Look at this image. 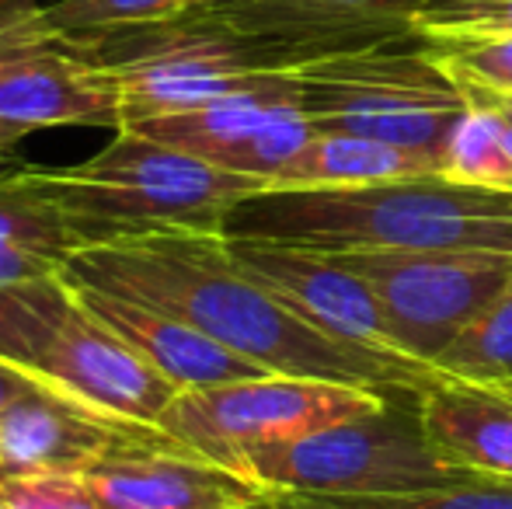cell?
<instances>
[{
  "label": "cell",
  "instance_id": "6da1fadb",
  "mask_svg": "<svg viewBox=\"0 0 512 509\" xmlns=\"http://www.w3.org/2000/svg\"><path fill=\"white\" fill-rule=\"evenodd\" d=\"M63 272L77 283L168 307L265 374L380 391H425L443 381L425 363L338 342L307 325L234 262L223 234L168 231L77 248L63 262Z\"/></svg>",
  "mask_w": 512,
  "mask_h": 509
},
{
  "label": "cell",
  "instance_id": "7a4b0ae2",
  "mask_svg": "<svg viewBox=\"0 0 512 509\" xmlns=\"http://www.w3.org/2000/svg\"><path fill=\"white\" fill-rule=\"evenodd\" d=\"M223 234L321 255H512V192L453 182L439 171L342 189H262L230 210Z\"/></svg>",
  "mask_w": 512,
  "mask_h": 509
},
{
  "label": "cell",
  "instance_id": "3957f363",
  "mask_svg": "<svg viewBox=\"0 0 512 509\" xmlns=\"http://www.w3.org/2000/svg\"><path fill=\"white\" fill-rule=\"evenodd\" d=\"M77 248L168 231L223 234L241 199L269 189L140 129H115L112 143L74 168H32Z\"/></svg>",
  "mask_w": 512,
  "mask_h": 509
},
{
  "label": "cell",
  "instance_id": "277c9868",
  "mask_svg": "<svg viewBox=\"0 0 512 509\" xmlns=\"http://www.w3.org/2000/svg\"><path fill=\"white\" fill-rule=\"evenodd\" d=\"M0 363L49 391L143 426H157L178 394L88 311L63 269L0 283Z\"/></svg>",
  "mask_w": 512,
  "mask_h": 509
},
{
  "label": "cell",
  "instance_id": "5b68a950",
  "mask_svg": "<svg viewBox=\"0 0 512 509\" xmlns=\"http://www.w3.org/2000/svg\"><path fill=\"white\" fill-rule=\"evenodd\" d=\"M63 39L119 77L122 126L203 109L220 98L276 88L293 77V67L279 49L192 11L150 25Z\"/></svg>",
  "mask_w": 512,
  "mask_h": 509
},
{
  "label": "cell",
  "instance_id": "8992f818",
  "mask_svg": "<svg viewBox=\"0 0 512 509\" xmlns=\"http://www.w3.org/2000/svg\"><path fill=\"white\" fill-rule=\"evenodd\" d=\"M300 109L317 133H356L439 161L467 95L422 35L297 67Z\"/></svg>",
  "mask_w": 512,
  "mask_h": 509
},
{
  "label": "cell",
  "instance_id": "52a82bcc",
  "mask_svg": "<svg viewBox=\"0 0 512 509\" xmlns=\"http://www.w3.org/2000/svg\"><path fill=\"white\" fill-rule=\"evenodd\" d=\"M241 475L297 496H373L467 482L429 443L418 391H394L384 408L324 426L297 440L244 454Z\"/></svg>",
  "mask_w": 512,
  "mask_h": 509
},
{
  "label": "cell",
  "instance_id": "ba28073f",
  "mask_svg": "<svg viewBox=\"0 0 512 509\" xmlns=\"http://www.w3.org/2000/svg\"><path fill=\"white\" fill-rule=\"evenodd\" d=\"M394 391L352 387L314 377L262 374L244 381L178 391L157 426L189 450L227 468H241L244 454L269 443L297 440L345 419H359L391 401Z\"/></svg>",
  "mask_w": 512,
  "mask_h": 509
},
{
  "label": "cell",
  "instance_id": "9c48e42d",
  "mask_svg": "<svg viewBox=\"0 0 512 509\" xmlns=\"http://www.w3.org/2000/svg\"><path fill=\"white\" fill-rule=\"evenodd\" d=\"M335 258L377 293L394 346L425 367L443 356L512 279V255L506 252H363Z\"/></svg>",
  "mask_w": 512,
  "mask_h": 509
},
{
  "label": "cell",
  "instance_id": "30bf717a",
  "mask_svg": "<svg viewBox=\"0 0 512 509\" xmlns=\"http://www.w3.org/2000/svg\"><path fill=\"white\" fill-rule=\"evenodd\" d=\"M122 129H140L154 140H164L171 147L203 157L216 168L258 178L265 185L276 182L279 171L317 133L304 116V109H300L297 70H293L290 81L276 84V88L244 91V95L209 102L203 109L157 116Z\"/></svg>",
  "mask_w": 512,
  "mask_h": 509
},
{
  "label": "cell",
  "instance_id": "8fae6325",
  "mask_svg": "<svg viewBox=\"0 0 512 509\" xmlns=\"http://www.w3.org/2000/svg\"><path fill=\"white\" fill-rule=\"evenodd\" d=\"M425 4L429 0H223L189 11L279 49L297 70L338 53L411 39Z\"/></svg>",
  "mask_w": 512,
  "mask_h": 509
},
{
  "label": "cell",
  "instance_id": "7c38bea8",
  "mask_svg": "<svg viewBox=\"0 0 512 509\" xmlns=\"http://www.w3.org/2000/svg\"><path fill=\"white\" fill-rule=\"evenodd\" d=\"M175 443L182 440L168 429L115 419L42 384H32L0 408V478L46 471L88 475L115 454Z\"/></svg>",
  "mask_w": 512,
  "mask_h": 509
},
{
  "label": "cell",
  "instance_id": "4fadbf2b",
  "mask_svg": "<svg viewBox=\"0 0 512 509\" xmlns=\"http://www.w3.org/2000/svg\"><path fill=\"white\" fill-rule=\"evenodd\" d=\"M227 248L248 276H255L265 290L276 293L286 307H293L307 325L321 328L338 342L377 349L387 356H405L387 332L377 293L342 258L262 238H227Z\"/></svg>",
  "mask_w": 512,
  "mask_h": 509
},
{
  "label": "cell",
  "instance_id": "5bb4252c",
  "mask_svg": "<svg viewBox=\"0 0 512 509\" xmlns=\"http://www.w3.org/2000/svg\"><path fill=\"white\" fill-rule=\"evenodd\" d=\"M56 126L122 129L119 77L63 35L0 63V143Z\"/></svg>",
  "mask_w": 512,
  "mask_h": 509
},
{
  "label": "cell",
  "instance_id": "9a60e30c",
  "mask_svg": "<svg viewBox=\"0 0 512 509\" xmlns=\"http://www.w3.org/2000/svg\"><path fill=\"white\" fill-rule=\"evenodd\" d=\"M102 509H265L262 482L175 447L126 450L88 471Z\"/></svg>",
  "mask_w": 512,
  "mask_h": 509
},
{
  "label": "cell",
  "instance_id": "2e32d148",
  "mask_svg": "<svg viewBox=\"0 0 512 509\" xmlns=\"http://www.w3.org/2000/svg\"><path fill=\"white\" fill-rule=\"evenodd\" d=\"M77 293L88 304V311L157 377H164L178 391L192 387H213L244 381V377H262L265 370L255 367L244 356L230 353L227 346L213 342L206 332L178 318L168 307H157L150 300L129 297L105 286L77 283Z\"/></svg>",
  "mask_w": 512,
  "mask_h": 509
},
{
  "label": "cell",
  "instance_id": "e0dca14e",
  "mask_svg": "<svg viewBox=\"0 0 512 509\" xmlns=\"http://www.w3.org/2000/svg\"><path fill=\"white\" fill-rule=\"evenodd\" d=\"M422 426L450 468L512 482V394L464 381L418 391Z\"/></svg>",
  "mask_w": 512,
  "mask_h": 509
},
{
  "label": "cell",
  "instance_id": "ac0fdd59",
  "mask_svg": "<svg viewBox=\"0 0 512 509\" xmlns=\"http://www.w3.org/2000/svg\"><path fill=\"white\" fill-rule=\"evenodd\" d=\"M432 171H439V161L429 154L356 133H314L269 189H342Z\"/></svg>",
  "mask_w": 512,
  "mask_h": 509
},
{
  "label": "cell",
  "instance_id": "d6986e66",
  "mask_svg": "<svg viewBox=\"0 0 512 509\" xmlns=\"http://www.w3.org/2000/svg\"><path fill=\"white\" fill-rule=\"evenodd\" d=\"M436 374L512 394V279L509 286L443 349Z\"/></svg>",
  "mask_w": 512,
  "mask_h": 509
},
{
  "label": "cell",
  "instance_id": "ffe728a7",
  "mask_svg": "<svg viewBox=\"0 0 512 509\" xmlns=\"http://www.w3.org/2000/svg\"><path fill=\"white\" fill-rule=\"evenodd\" d=\"M265 509H512V482L467 478L453 485L373 492V496H297V492L269 489Z\"/></svg>",
  "mask_w": 512,
  "mask_h": 509
},
{
  "label": "cell",
  "instance_id": "44dd1931",
  "mask_svg": "<svg viewBox=\"0 0 512 509\" xmlns=\"http://www.w3.org/2000/svg\"><path fill=\"white\" fill-rule=\"evenodd\" d=\"M0 245L46 255L60 265L77 252L67 220L35 182L32 164H21V168L0 175Z\"/></svg>",
  "mask_w": 512,
  "mask_h": 509
},
{
  "label": "cell",
  "instance_id": "7402d4cb",
  "mask_svg": "<svg viewBox=\"0 0 512 509\" xmlns=\"http://www.w3.org/2000/svg\"><path fill=\"white\" fill-rule=\"evenodd\" d=\"M439 175L481 189L512 192V150L499 112L474 102L467 105L443 143Z\"/></svg>",
  "mask_w": 512,
  "mask_h": 509
},
{
  "label": "cell",
  "instance_id": "603a6c76",
  "mask_svg": "<svg viewBox=\"0 0 512 509\" xmlns=\"http://www.w3.org/2000/svg\"><path fill=\"white\" fill-rule=\"evenodd\" d=\"M460 88L512 95V35H422Z\"/></svg>",
  "mask_w": 512,
  "mask_h": 509
},
{
  "label": "cell",
  "instance_id": "cb8c5ba5",
  "mask_svg": "<svg viewBox=\"0 0 512 509\" xmlns=\"http://www.w3.org/2000/svg\"><path fill=\"white\" fill-rule=\"evenodd\" d=\"M192 0H56L42 7V21L56 35H88L126 25L168 21L189 11Z\"/></svg>",
  "mask_w": 512,
  "mask_h": 509
},
{
  "label": "cell",
  "instance_id": "d4e9b609",
  "mask_svg": "<svg viewBox=\"0 0 512 509\" xmlns=\"http://www.w3.org/2000/svg\"><path fill=\"white\" fill-rule=\"evenodd\" d=\"M7 509H102L88 475L46 471V475L0 478Z\"/></svg>",
  "mask_w": 512,
  "mask_h": 509
},
{
  "label": "cell",
  "instance_id": "484cf974",
  "mask_svg": "<svg viewBox=\"0 0 512 509\" xmlns=\"http://www.w3.org/2000/svg\"><path fill=\"white\" fill-rule=\"evenodd\" d=\"M418 35H512V0H429Z\"/></svg>",
  "mask_w": 512,
  "mask_h": 509
},
{
  "label": "cell",
  "instance_id": "4316f807",
  "mask_svg": "<svg viewBox=\"0 0 512 509\" xmlns=\"http://www.w3.org/2000/svg\"><path fill=\"white\" fill-rule=\"evenodd\" d=\"M49 39L60 35L42 21V7L35 0H0V63Z\"/></svg>",
  "mask_w": 512,
  "mask_h": 509
},
{
  "label": "cell",
  "instance_id": "83f0119b",
  "mask_svg": "<svg viewBox=\"0 0 512 509\" xmlns=\"http://www.w3.org/2000/svg\"><path fill=\"white\" fill-rule=\"evenodd\" d=\"M53 269H63V265L46 255L25 252V248L0 245V283H18V279L46 276V272H53Z\"/></svg>",
  "mask_w": 512,
  "mask_h": 509
},
{
  "label": "cell",
  "instance_id": "f1b7e54d",
  "mask_svg": "<svg viewBox=\"0 0 512 509\" xmlns=\"http://www.w3.org/2000/svg\"><path fill=\"white\" fill-rule=\"evenodd\" d=\"M35 381H28L25 374H18L14 367H7V363H0V408L7 405V401H14L21 391H28Z\"/></svg>",
  "mask_w": 512,
  "mask_h": 509
},
{
  "label": "cell",
  "instance_id": "f546056e",
  "mask_svg": "<svg viewBox=\"0 0 512 509\" xmlns=\"http://www.w3.org/2000/svg\"><path fill=\"white\" fill-rule=\"evenodd\" d=\"M467 102L474 105H485V109H495V112H506L512 116V95H502V91H478V88H464Z\"/></svg>",
  "mask_w": 512,
  "mask_h": 509
},
{
  "label": "cell",
  "instance_id": "4dcf8cb0",
  "mask_svg": "<svg viewBox=\"0 0 512 509\" xmlns=\"http://www.w3.org/2000/svg\"><path fill=\"white\" fill-rule=\"evenodd\" d=\"M7 164H11V147H4V143H0V175H4V171H11Z\"/></svg>",
  "mask_w": 512,
  "mask_h": 509
},
{
  "label": "cell",
  "instance_id": "1f68e13d",
  "mask_svg": "<svg viewBox=\"0 0 512 509\" xmlns=\"http://www.w3.org/2000/svg\"><path fill=\"white\" fill-rule=\"evenodd\" d=\"M499 116H502V126H506V140H509V150H512V116H506V112H499Z\"/></svg>",
  "mask_w": 512,
  "mask_h": 509
},
{
  "label": "cell",
  "instance_id": "d6a6232c",
  "mask_svg": "<svg viewBox=\"0 0 512 509\" xmlns=\"http://www.w3.org/2000/svg\"><path fill=\"white\" fill-rule=\"evenodd\" d=\"M206 4H223V0H192V7H206Z\"/></svg>",
  "mask_w": 512,
  "mask_h": 509
},
{
  "label": "cell",
  "instance_id": "836d02e7",
  "mask_svg": "<svg viewBox=\"0 0 512 509\" xmlns=\"http://www.w3.org/2000/svg\"><path fill=\"white\" fill-rule=\"evenodd\" d=\"M0 509H7V503H4V492H0Z\"/></svg>",
  "mask_w": 512,
  "mask_h": 509
}]
</instances>
